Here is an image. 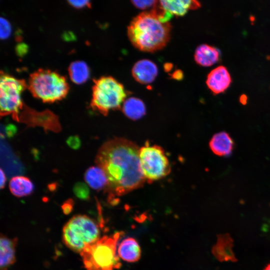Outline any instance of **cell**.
Masks as SVG:
<instances>
[{"instance_id": "12", "label": "cell", "mask_w": 270, "mask_h": 270, "mask_svg": "<svg viewBox=\"0 0 270 270\" xmlns=\"http://www.w3.org/2000/svg\"><path fill=\"white\" fill-rule=\"evenodd\" d=\"M118 254L119 258L126 262H136L140 258V247L134 238H126L120 244Z\"/></svg>"}, {"instance_id": "6", "label": "cell", "mask_w": 270, "mask_h": 270, "mask_svg": "<svg viewBox=\"0 0 270 270\" xmlns=\"http://www.w3.org/2000/svg\"><path fill=\"white\" fill-rule=\"evenodd\" d=\"M126 94L124 86L112 76H102L94 80L92 108L104 115L120 108Z\"/></svg>"}, {"instance_id": "28", "label": "cell", "mask_w": 270, "mask_h": 270, "mask_svg": "<svg viewBox=\"0 0 270 270\" xmlns=\"http://www.w3.org/2000/svg\"><path fill=\"white\" fill-rule=\"evenodd\" d=\"M247 96L245 94H242L240 98V101L242 104H246L247 102Z\"/></svg>"}, {"instance_id": "13", "label": "cell", "mask_w": 270, "mask_h": 270, "mask_svg": "<svg viewBox=\"0 0 270 270\" xmlns=\"http://www.w3.org/2000/svg\"><path fill=\"white\" fill-rule=\"evenodd\" d=\"M211 150L219 156L230 155L234 148V142L230 136L226 132L215 134L209 143Z\"/></svg>"}, {"instance_id": "21", "label": "cell", "mask_w": 270, "mask_h": 270, "mask_svg": "<svg viewBox=\"0 0 270 270\" xmlns=\"http://www.w3.org/2000/svg\"><path fill=\"white\" fill-rule=\"evenodd\" d=\"M0 36L2 39L8 38L11 33V26L9 22L4 18L0 20Z\"/></svg>"}, {"instance_id": "16", "label": "cell", "mask_w": 270, "mask_h": 270, "mask_svg": "<svg viewBox=\"0 0 270 270\" xmlns=\"http://www.w3.org/2000/svg\"><path fill=\"white\" fill-rule=\"evenodd\" d=\"M160 6L166 11L176 16H182L190 9H196L200 6L196 0H160Z\"/></svg>"}, {"instance_id": "7", "label": "cell", "mask_w": 270, "mask_h": 270, "mask_svg": "<svg viewBox=\"0 0 270 270\" xmlns=\"http://www.w3.org/2000/svg\"><path fill=\"white\" fill-rule=\"evenodd\" d=\"M28 87L26 82L1 72L0 78V115L12 114L18 120V114L22 108L21 94Z\"/></svg>"}, {"instance_id": "9", "label": "cell", "mask_w": 270, "mask_h": 270, "mask_svg": "<svg viewBox=\"0 0 270 270\" xmlns=\"http://www.w3.org/2000/svg\"><path fill=\"white\" fill-rule=\"evenodd\" d=\"M232 82L230 74L224 66H218L212 70L208 75L206 84L214 94L224 92Z\"/></svg>"}, {"instance_id": "10", "label": "cell", "mask_w": 270, "mask_h": 270, "mask_svg": "<svg viewBox=\"0 0 270 270\" xmlns=\"http://www.w3.org/2000/svg\"><path fill=\"white\" fill-rule=\"evenodd\" d=\"M156 64L149 60L138 61L133 66L132 74L134 79L142 84H148L153 82L158 74Z\"/></svg>"}, {"instance_id": "5", "label": "cell", "mask_w": 270, "mask_h": 270, "mask_svg": "<svg viewBox=\"0 0 270 270\" xmlns=\"http://www.w3.org/2000/svg\"><path fill=\"white\" fill-rule=\"evenodd\" d=\"M100 227L90 217L82 214L72 217L62 229V240L72 251L80 254L84 248L100 237Z\"/></svg>"}, {"instance_id": "3", "label": "cell", "mask_w": 270, "mask_h": 270, "mask_svg": "<svg viewBox=\"0 0 270 270\" xmlns=\"http://www.w3.org/2000/svg\"><path fill=\"white\" fill-rule=\"evenodd\" d=\"M122 232L105 236L86 246L80 254L86 270H116L121 266L116 254Z\"/></svg>"}, {"instance_id": "1", "label": "cell", "mask_w": 270, "mask_h": 270, "mask_svg": "<svg viewBox=\"0 0 270 270\" xmlns=\"http://www.w3.org/2000/svg\"><path fill=\"white\" fill-rule=\"evenodd\" d=\"M140 148L132 142L115 138L100 148L96 162L106 174V188L111 198L121 196L141 187L146 178L142 170Z\"/></svg>"}, {"instance_id": "24", "label": "cell", "mask_w": 270, "mask_h": 270, "mask_svg": "<svg viewBox=\"0 0 270 270\" xmlns=\"http://www.w3.org/2000/svg\"><path fill=\"white\" fill-rule=\"evenodd\" d=\"M68 2L76 8H82L90 4L88 0H69Z\"/></svg>"}, {"instance_id": "26", "label": "cell", "mask_w": 270, "mask_h": 270, "mask_svg": "<svg viewBox=\"0 0 270 270\" xmlns=\"http://www.w3.org/2000/svg\"><path fill=\"white\" fill-rule=\"evenodd\" d=\"M6 133L8 136H13L16 132V127L12 124H8L6 127Z\"/></svg>"}, {"instance_id": "4", "label": "cell", "mask_w": 270, "mask_h": 270, "mask_svg": "<svg viewBox=\"0 0 270 270\" xmlns=\"http://www.w3.org/2000/svg\"><path fill=\"white\" fill-rule=\"evenodd\" d=\"M28 88L33 96L46 102L62 100L69 90L64 76L56 72L42 68L30 74Z\"/></svg>"}, {"instance_id": "25", "label": "cell", "mask_w": 270, "mask_h": 270, "mask_svg": "<svg viewBox=\"0 0 270 270\" xmlns=\"http://www.w3.org/2000/svg\"><path fill=\"white\" fill-rule=\"evenodd\" d=\"M72 208V200H68L62 206L63 212L66 214H68L70 212Z\"/></svg>"}, {"instance_id": "8", "label": "cell", "mask_w": 270, "mask_h": 270, "mask_svg": "<svg viewBox=\"0 0 270 270\" xmlns=\"http://www.w3.org/2000/svg\"><path fill=\"white\" fill-rule=\"evenodd\" d=\"M139 157L142 173L150 182L161 179L170 172V166L164 150L148 142L140 148Z\"/></svg>"}, {"instance_id": "20", "label": "cell", "mask_w": 270, "mask_h": 270, "mask_svg": "<svg viewBox=\"0 0 270 270\" xmlns=\"http://www.w3.org/2000/svg\"><path fill=\"white\" fill-rule=\"evenodd\" d=\"M73 192L78 198L82 200H86L90 196L88 187L84 182L76 183L74 186Z\"/></svg>"}, {"instance_id": "23", "label": "cell", "mask_w": 270, "mask_h": 270, "mask_svg": "<svg viewBox=\"0 0 270 270\" xmlns=\"http://www.w3.org/2000/svg\"><path fill=\"white\" fill-rule=\"evenodd\" d=\"M68 145L72 148L76 150L80 146V140L78 136H70L66 140Z\"/></svg>"}, {"instance_id": "17", "label": "cell", "mask_w": 270, "mask_h": 270, "mask_svg": "<svg viewBox=\"0 0 270 270\" xmlns=\"http://www.w3.org/2000/svg\"><path fill=\"white\" fill-rule=\"evenodd\" d=\"M9 188L14 196L21 198L30 194L34 190V186L28 178L15 176L10 181Z\"/></svg>"}, {"instance_id": "19", "label": "cell", "mask_w": 270, "mask_h": 270, "mask_svg": "<svg viewBox=\"0 0 270 270\" xmlns=\"http://www.w3.org/2000/svg\"><path fill=\"white\" fill-rule=\"evenodd\" d=\"M68 70L71 80L76 84L84 82L90 76L89 68L83 61L73 62L69 66Z\"/></svg>"}, {"instance_id": "27", "label": "cell", "mask_w": 270, "mask_h": 270, "mask_svg": "<svg viewBox=\"0 0 270 270\" xmlns=\"http://www.w3.org/2000/svg\"><path fill=\"white\" fill-rule=\"evenodd\" d=\"M6 178L4 172L0 169V188H2L6 183Z\"/></svg>"}, {"instance_id": "11", "label": "cell", "mask_w": 270, "mask_h": 270, "mask_svg": "<svg viewBox=\"0 0 270 270\" xmlns=\"http://www.w3.org/2000/svg\"><path fill=\"white\" fill-rule=\"evenodd\" d=\"M16 238H10L1 234L0 239V270H8L16 260V246L18 244Z\"/></svg>"}, {"instance_id": "14", "label": "cell", "mask_w": 270, "mask_h": 270, "mask_svg": "<svg viewBox=\"0 0 270 270\" xmlns=\"http://www.w3.org/2000/svg\"><path fill=\"white\" fill-rule=\"evenodd\" d=\"M84 178L88 185L95 190L107 188L108 184L106 174L98 166L89 168L86 171Z\"/></svg>"}, {"instance_id": "18", "label": "cell", "mask_w": 270, "mask_h": 270, "mask_svg": "<svg viewBox=\"0 0 270 270\" xmlns=\"http://www.w3.org/2000/svg\"><path fill=\"white\" fill-rule=\"evenodd\" d=\"M122 109L124 114L133 120L140 119L146 113V107L143 102L134 97L126 100L123 103Z\"/></svg>"}, {"instance_id": "2", "label": "cell", "mask_w": 270, "mask_h": 270, "mask_svg": "<svg viewBox=\"0 0 270 270\" xmlns=\"http://www.w3.org/2000/svg\"><path fill=\"white\" fill-rule=\"evenodd\" d=\"M172 14L158 4L153 9L133 18L128 28L132 44L139 50L154 52L164 48L170 38Z\"/></svg>"}, {"instance_id": "29", "label": "cell", "mask_w": 270, "mask_h": 270, "mask_svg": "<svg viewBox=\"0 0 270 270\" xmlns=\"http://www.w3.org/2000/svg\"><path fill=\"white\" fill-rule=\"evenodd\" d=\"M264 270H270V264H268V266L265 268Z\"/></svg>"}, {"instance_id": "22", "label": "cell", "mask_w": 270, "mask_h": 270, "mask_svg": "<svg viewBox=\"0 0 270 270\" xmlns=\"http://www.w3.org/2000/svg\"><path fill=\"white\" fill-rule=\"evenodd\" d=\"M156 0H132V1L134 5L136 8L141 9L149 8L151 6L154 7L158 2Z\"/></svg>"}, {"instance_id": "15", "label": "cell", "mask_w": 270, "mask_h": 270, "mask_svg": "<svg viewBox=\"0 0 270 270\" xmlns=\"http://www.w3.org/2000/svg\"><path fill=\"white\" fill-rule=\"evenodd\" d=\"M219 57L218 50L206 44L200 45L194 55L196 62L204 66H209L214 64L218 60Z\"/></svg>"}]
</instances>
